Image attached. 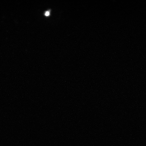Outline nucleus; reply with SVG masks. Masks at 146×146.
Returning <instances> with one entry per match:
<instances>
[{"instance_id": "f257e3e1", "label": "nucleus", "mask_w": 146, "mask_h": 146, "mask_svg": "<svg viewBox=\"0 0 146 146\" xmlns=\"http://www.w3.org/2000/svg\"><path fill=\"white\" fill-rule=\"evenodd\" d=\"M45 15L46 16H48L50 15V12L48 11H47L45 13Z\"/></svg>"}]
</instances>
